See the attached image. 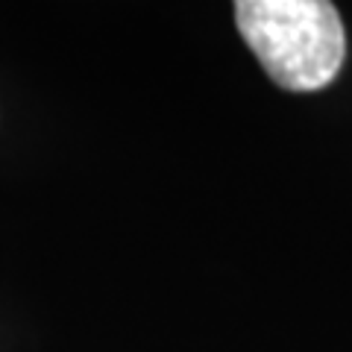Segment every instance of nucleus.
Wrapping results in <instances>:
<instances>
[{"label": "nucleus", "instance_id": "obj_1", "mask_svg": "<svg viewBox=\"0 0 352 352\" xmlns=\"http://www.w3.org/2000/svg\"><path fill=\"white\" fill-rule=\"evenodd\" d=\"M235 21L270 80L288 91H317L338 76L346 53L338 9L323 0H241Z\"/></svg>", "mask_w": 352, "mask_h": 352}]
</instances>
